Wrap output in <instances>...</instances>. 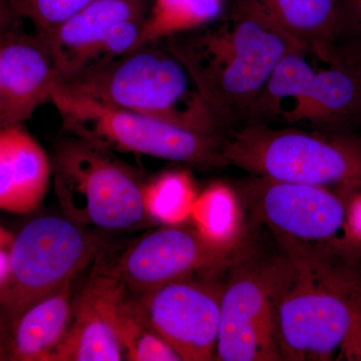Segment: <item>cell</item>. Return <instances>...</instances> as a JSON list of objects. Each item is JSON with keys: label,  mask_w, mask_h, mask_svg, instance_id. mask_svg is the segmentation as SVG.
<instances>
[{"label": "cell", "mask_w": 361, "mask_h": 361, "mask_svg": "<svg viewBox=\"0 0 361 361\" xmlns=\"http://www.w3.org/2000/svg\"><path fill=\"white\" fill-rule=\"evenodd\" d=\"M161 40L186 66L225 135L246 123L285 54L303 51L245 0L209 25Z\"/></svg>", "instance_id": "cell-1"}, {"label": "cell", "mask_w": 361, "mask_h": 361, "mask_svg": "<svg viewBox=\"0 0 361 361\" xmlns=\"http://www.w3.org/2000/svg\"><path fill=\"white\" fill-rule=\"evenodd\" d=\"M270 254L275 330L282 360L361 357V323L342 273L319 247L275 237Z\"/></svg>", "instance_id": "cell-2"}, {"label": "cell", "mask_w": 361, "mask_h": 361, "mask_svg": "<svg viewBox=\"0 0 361 361\" xmlns=\"http://www.w3.org/2000/svg\"><path fill=\"white\" fill-rule=\"evenodd\" d=\"M59 85L104 106L225 137L186 66L164 40L140 45Z\"/></svg>", "instance_id": "cell-3"}, {"label": "cell", "mask_w": 361, "mask_h": 361, "mask_svg": "<svg viewBox=\"0 0 361 361\" xmlns=\"http://www.w3.org/2000/svg\"><path fill=\"white\" fill-rule=\"evenodd\" d=\"M227 165L279 182L361 186V152L341 140L296 128L247 123L225 135Z\"/></svg>", "instance_id": "cell-4"}, {"label": "cell", "mask_w": 361, "mask_h": 361, "mask_svg": "<svg viewBox=\"0 0 361 361\" xmlns=\"http://www.w3.org/2000/svg\"><path fill=\"white\" fill-rule=\"evenodd\" d=\"M51 103L73 135L108 149L182 161L199 167L227 165L224 137L185 129L152 116L104 106L58 85Z\"/></svg>", "instance_id": "cell-5"}, {"label": "cell", "mask_w": 361, "mask_h": 361, "mask_svg": "<svg viewBox=\"0 0 361 361\" xmlns=\"http://www.w3.org/2000/svg\"><path fill=\"white\" fill-rule=\"evenodd\" d=\"M103 235L70 218L44 216L16 235L0 284V311L11 323L27 308L75 278L101 255Z\"/></svg>", "instance_id": "cell-6"}, {"label": "cell", "mask_w": 361, "mask_h": 361, "mask_svg": "<svg viewBox=\"0 0 361 361\" xmlns=\"http://www.w3.org/2000/svg\"><path fill=\"white\" fill-rule=\"evenodd\" d=\"M52 167L61 208L78 224L127 230L147 215L144 185L110 149L73 135L56 148Z\"/></svg>", "instance_id": "cell-7"}, {"label": "cell", "mask_w": 361, "mask_h": 361, "mask_svg": "<svg viewBox=\"0 0 361 361\" xmlns=\"http://www.w3.org/2000/svg\"><path fill=\"white\" fill-rule=\"evenodd\" d=\"M282 360L275 330L270 255L247 241L226 269L217 360Z\"/></svg>", "instance_id": "cell-8"}, {"label": "cell", "mask_w": 361, "mask_h": 361, "mask_svg": "<svg viewBox=\"0 0 361 361\" xmlns=\"http://www.w3.org/2000/svg\"><path fill=\"white\" fill-rule=\"evenodd\" d=\"M240 231L214 238L197 228L157 230L137 240L113 265H106L127 286L142 295L171 282L223 272L247 242Z\"/></svg>", "instance_id": "cell-9"}, {"label": "cell", "mask_w": 361, "mask_h": 361, "mask_svg": "<svg viewBox=\"0 0 361 361\" xmlns=\"http://www.w3.org/2000/svg\"><path fill=\"white\" fill-rule=\"evenodd\" d=\"M226 269L218 274L171 282L134 300L145 322L180 360H217Z\"/></svg>", "instance_id": "cell-10"}, {"label": "cell", "mask_w": 361, "mask_h": 361, "mask_svg": "<svg viewBox=\"0 0 361 361\" xmlns=\"http://www.w3.org/2000/svg\"><path fill=\"white\" fill-rule=\"evenodd\" d=\"M246 189L254 214L278 238L322 246L336 237L345 222L343 205L326 188L256 176Z\"/></svg>", "instance_id": "cell-11"}, {"label": "cell", "mask_w": 361, "mask_h": 361, "mask_svg": "<svg viewBox=\"0 0 361 361\" xmlns=\"http://www.w3.org/2000/svg\"><path fill=\"white\" fill-rule=\"evenodd\" d=\"M127 293L126 284L106 265L96 266L73 298L70 327L51 361L123 360L116 324Z\"/></svg>", "instance_id": "cell-12"}, {"label": "cell", "mask_w": 361, "mask_h": 361, "mask_svg": "<svg viewBox=\"0 0 361 361\" xmlns=\"http://www.w3.org/2000/svg\"><path fill=\"white\" fill-rule=\"evenodd\" d=\"M14 25L0 40V125L25 122L40 106L51 103L59 84L42 37L18 32Z\"/></svg>", "instance_id": "cell-13"}, {"label": "cell", "mask_w": 361, "mask_h": 361, "mask_svg": "<svg viewBox=\"0 0 361 361\" xmlns=\"http://www.w3.org/2000/svg\"><path fill=\"white\" fill-rule=\"evenodd\" d=\"M149 0H97L58 27L42 33L58 71L59 84L82 71L90 52L123 21L147 18Z\"/></svg>", "instance_id": "cell-14"}, {"label": "cell", "mask_w": 361, "mask_h": 361, "mask_svg": "<svg viewBox=\"0 0 361 361\" xmlns=\"http://www.w3.org/2000/svg\"><path fill=\"white\" fill-rule=\"evenodd\" d=\"M52 166L23 123L0 125V211L25 215L44 200Z\"/></svg>", "instance_id": "cell-15"}, {"label": "cell", "mask_w": 361, "mask_h": 361, "mask_svg": "<svg viewBox=\"0 0 361 361\" xmlns=\"http://www.w3.org/2000/svg\"><path fill=\"white\" fill-rule=\"evenodd\" d=\"M73 283L37 301L13 322L9 360L51 361L65 338L73 315Z\"/></svg>", "instance_id": "cell-16"}, {"label": "cell", "mask_w": 361, "mask_h": 361, "mask_svg": "<svg viewBox=\"0 0 361 361\" xmlns=\"http://www.w3.org/2000/svg\"><path fill=\"white\" fill-rule=\"evenodd\" d=\"M304 51L329 65L336 0H245Z\"/></svg>", "instance_id": "cell-17"}, {"label": "cell", "mask_w": 361, "mask_h": 361, "mask_svg": "<svg viewBox=\"0 0 361 361\" xmlns=\"http://www.w3.org/2000/svg\"><path fill=\"white\" fill-rule=\"evenodd\" d=\"M361 121V70L330 66L315 71L297 123L341 128Z\"/></svg>", "instance_id": "cell-18"}, {"label": "cell", "mask_w": 361, "mask_h": 361, "mask_svg": "<svg viewBox=\"0 0 361 361\" xmlns=\"http://www.w3.org/2000/svg\"><path fill=\"white\" fill-rule=\"evenodd\" d=\"M307 56H310L307 52L298 49L285 54L256 99L245 125H267L275 121L289 125L296 123L306 92L315 73Z\"/></svg>", "instance_id": "cell-19"}, {"label": "cell", "mask_w": 361, "mask_h": 361, "mask_svg": "<svg viewBox=\"0 0 361 361\" xmlns=\"http://www.w3.org/2000/svg\"><path fill=\"white\" fill-rule=\"evenodd\" d=\"M226 0H153L137 47L209 25L222 16Z\"/></svg>", "instance_id": "cell-20"}, {"label": "cell", "mask_w": 361, "mask_h": 361, "mask_svg": "<svg viewBox=\"0 0 361 361\" xmlns=\"http://www.w3.org/2000/svg\"><path fill=\"white\" fill-rule=\"evenodd\" d=\"M116 334L130 361H180L177 353L149 326L134 301L126 298L116 315Z\"/></svg>", "instance_id": "cell-21"}, {"label": "cell", "mask_w": 361, "mask_h": 361, "mask_svg": "<svg viewBox=\"0 0 361 361\" xmlns=\"http://www.w3.org/2000/svg\"><path fill=\"white\" fill-rule=\"evenodd\" d=\"M142 196L147 215L168 224L186 219L195 202L192 180L183 172L167 173L144 185Z\"/></svg>", "instance_id": "cell-22"}, {"label": "cell", "mask_w": 361, "mask_h": 361, "mask_svg": "<svg viewBox=\"0 0 361 361\" xmlns=\"http://www.w3.org/2000/svg\"><path fill=\"white\" fill-rule=\"evenodd\" d=\"M336 25L329 66L361 70V0H336Z\"/></svg>", "instance_id": "cell-23"}, {"label": "cell", "mask_w": 361, "mask_h": 361, "mask_svg": "<svg viewBox=\"0 0 361 361\" xmlns=\"http://www.w3.org/2000/svg\"><path fill=\"white\" fill-rule=\"evenodd\" d=\"M191 215L197 229L214 238H228L240 231L235 230L234 200L224 188H213L195 200Z\"/></svg>", "instance_id": "cell-24"}, {"label": "cell", "mask_w": 361, "mask_h": 361, "mask_svg": "<svg viewBox=\"0 0 361 361\" xmlns=\"http://www.w3.org/2000/svg\"><path fill=\"white\" fill-rule=\"evenodd\" d=\"M18 18L30 20L35 32L45 33L97 0H8Z\"/></svg>", "instance_id": "cell-25"}, {"label": "cell", "mask_w": 361, "mask_h": 361, "mask_svg": "<svg viewBox=\"0 0 361 361\" xmlns=\"http://www.w3.org/2000/svg\"><path fill=\"white\" fill-rule=\"evenodd\" d=\"M13 240L8 233L0 228V284L4 282L8 271L9 253Z\"/></svg>", "instance_id": "cell-26"}, {"label": "cell", "mask_w": 361, "mask_h": 361, "mask_svg": "<svg viewBox=\"0 0 361 361\" xmlns=\"http://www.w3.org/2000/svg\"><path fill=\"white\" fill-rule=\"evenodd\" d=\"M16 20L18 18L11 11L8 0H0V39H2L7 30L16 23Z\"/></svg>", "instance_id": "cell-27"}, {"label": "cell", "mask_w": 361, "mask_h": 361, "mask_svg": "<svg viewBox=\"0 0 361 361\" xmlns=\"http://www.w3.org/2000/svg\"><path fill=\"white\" fill-rule=\"evenodd\" d=\"M349 221H350L353 231L357 236L361 237V197L353 204L350 215H349Z\"/></svg>", "instance_id": "cell-28"}, {"label": "cell", "mask_w": 361, "mask_h": 361, "mask_svg": "<svg viewBox=\"0 0 361 361\" xmlns=\"http://www.w3.org/2000/svg\"><path fill=\"white\" fill-rule=\"evenodd\" d=\"M348 297L349 301H350L351 305H353V310H355L361 323V288L357 286L356 282H353V285L349 286Z\"/></svg>", "instance_id": "cell-29"}, {"label": "cell", "mask_w": 361, "mask_h": 361, "mask_svg": "<svg viewBox=\"0 0 361 361\" xmlns=\"http://www.w3.org/2000/svg\"><path fill=\"white\" fill-rule=\"evenodd\" d=\"M9 360L8 343L2 341L1 337H0V360Z\"/></svg>", "instance_id": "cell-30"}, {"label": "cell", "mask_w": 361, "mask_h": 361, "mask_svg": "<svg viewBox=\"0 0 361 361\" xmlns=\"http://www.w3.org/2000/svg\"><path fill=\"white\" fill-rule=\"evenodd\" d=\"M4 332V316L1 314V311H0V337H1L2 334Z\"/></svg>", "instance_id": "cell-31"}, {"label": "cell", "mask_w": 361, "mask_h": 361, "mask_svg": "<svg viewBox=\"0 0 361 361\" xmlns=\"http://www.w3.org/2000/svg\"><path fill=\"white\" fill-rule=\"evenodd\" d=\"M8 30H9V28H8ZM0 40H1V39H0Z\"/></svg>", "instance_id": "cell-32"}]
</instances>
